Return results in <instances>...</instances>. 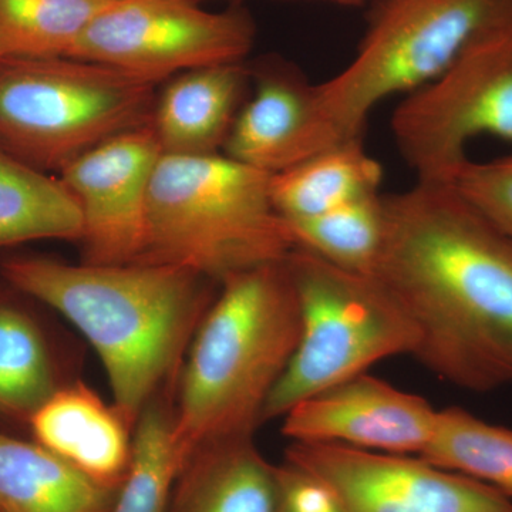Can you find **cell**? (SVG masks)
Here are the masks:
<instances>
[{
    "instance_id": "cell-4",
    "label": "cell",
    "mask_w": 512,
    "mask_h": 512,
    "mask_svg": "<svg viewBox=\"0 0 512 512\" xmlns=\"http://www.w3.org/2000/svg\"><path fill=\"white\" fill-rule=\"evenodd\" d=\"M271 177L225 154H163L148 192L140 262L175 266L221 284L284 261L295 245L272 204Z\"/></svg>"
},
{
    "instance_id": "cell-12",
    "label": "cell",
    "mask_w": 512,
    "mask_h": 512,
    "mask_svg": "<svg viewBox=\"0 0 512 512\" xmlns=\"http://www.w3.org/2000/svg\"><path fill=\"white\" fill-rule=\"evenodd\" d=\"M282 419V434L292 443L421 456L436 433L439 410L419 394L362 373L296 404Z\"/></svg>"
},
{
    "instance_id": "cell-9",
    "label": "cell",
    "mask_w": 512,
    "mask_h": 512,
    "mask_svg": "<svg viewBox=\"0 0 512 512\" xmlns=\"http://www.w3.org/2000/svg\"><path fill=\"white\" fill-rule=\"evenodd\" d=\"M255 35L254 20L244 9L208 12L192 0H113L69 57L157 84L173 74L244 62Z\"/></svg>"
},
{
    "instance_id": "cell-28",
    "label": "cell",
    "mask_w": 512,
    "mask_h": 512,
    "mask_svg": "<svg viewBox=\"0 0 512 512\" xmlns=\"http://www.w3.org/2000/svg\"><path fill=\"white\" fill-rule=\"evenodd\" d=\"M192 2L198 3V5H200L201 2H208V0H192ZM224 2H238V0H224Z\"/></svg>"
},
{
    "instance_id": "cell-18",
    "label": "cell",
    "mask_w": 512,
    "mask_h": 512,
    "mask_svg": "<svg viewBox=\"0 0 512 512\" xmlns=\"http://www.w3.org/2000/svg\"><path fill=\"white\" fill-rule=\"evenodd\" d=\"M117 493L35 440L0 430V512H111Z\"/></svg>"
},
{
    "instance_id": "cell-7",
    "label": "cell",
    "mask_w": 512,
    "mask_h": 512,
    "mask_svg": "<svg viewBox=\"0 0 512 512\" xmlns=\"http://www.w3.org/2000/svg\"><path fill=\"white\" fill-rule=\"evenodd\" d=\"M285 262L298 296L301 335L262 421L284 417L380 360L413 356L419 339L412 320L375 276L338 268L301 248H293Z\"/></svg>"
},
{
    "instance_id": "cell-17",
    "label": "cell",
    "mask_w": 512,
    "mask_h": 512,
    "mask_svg": "<svg viewBox=\"0 0 512 512\" xmlns=\"http://www.w3.org/2000/svg\"><path fill=\"white\" fill-rule=\"evenodd\" d=\"M35 303L0 276V430L29 429L33 414L64 384Z\"/></svg>"
},
{
    "instance_id": "cell-5",
    "label": "cell",
    "mask_w": 512,
    "mask_h": 512,
    "mask_svg": "<svg viewBox=\"0 0 512 512\" xmlns=\"http://www.w3.org/2000/svg\"><path fill=\"white\" fill-rule=\"evenodd\" d=\"M512 29V0H380L352 62L316 86L329 147L363 140L373 109L439 79L467 50Z\"/></svg>"
},
{
    "instance_id": "cell-6",
    "label": "cell",
    "mask_w": 512,
    "mask_h": 512,
    "mask_svg": "<svg viewBox=\"0 0 512 512\" xmlns=\"http://www.w3.org/2000/svg\"><path fill=\"white\" fill-rule=\"evenodd\" d=\"M154 106L156 84L106 64L0 59V147L45 173L148 126Z\"/></svg>"
},
{
    "instance_id": "cell-2",
    "label": "cell",
    "mask_w": 512,
    "mask_h": 512,
    "mask_svg": "<svg viewBox=\"0 0 512 512\" xmlns=\"http://www.w3.org/2000/svg\"><path fill=\"white\" fill-rule=\"evenodd\" d=\"M0 276L89 340L131 429L174 376L220 288L170 265H73L37 255L2 256Z\"/></svg>"
},
{
    "instance_id": "cell-26",
    "label": "cell",
    "mask_w": 512,
    "mask_h": 512,
    "mask_svg": "<svg viewBox=\"0 0 512 512\" xmlns=\"http://www.w3.org/2000/svg\"><path fill=\"white\" fill-rule=\"evenodd\" d=\"M281 498L278 512H342L320 481L292 464L278 466Z\"/></svg>"
},
{
    "instance_id": "cell-10",
    "label": "cell",
    "mask_w": 512,
    "mask_h": 512,
    "mask_svg": "<svg viewBox=\"0 0 512 512\" xmlns=\"http://www.w3.org/2000/svg\"><path fill=\"white\" fill-rule=\"evenodd\" d=\"M286 463L320 481L342 512H512V500L420 456L291 443Z\"/></svg>"
},
{
    "instance_id": "cell-24",
    "label": "cell",
    "mask_w": 512,
    "mask_h": 512,
    "mask_svg": "<svg viewBox=\"0 0 512 512\" xmlns=\"http://www.w3.org/2000/svg\"><path fill=\"white\" fill-rule=\"evenodd\" d=\"M130 468L111 512H168L183 460L175 447L173 412L154 397L134 426Z\"/></svg>"
},
{
    "instance_id": "cell-27",
    "label": "cell",
    "mask_w": 512,
    "mask_h": 512,
    "mask_svg": "<svg viewBox=\"0 0 512 512\" xmlns=\"http://www.w3.org/2000/svg\"><path fill=\"white\" fill-rule=\"evenodd\" d=\"M303 2L333 3V5L339 6H360L365 5L369 0H303Z\"/></svg>"
},
{
    "instance_id": "cell-3",
    "label": "cell",
    "mask_w": 512,
    "mask_h": 512,
    "mask_svg": "<svg viewBox=\"0 0 512 512\" xmlns=\"http://www.w3.org/2000/svg\"><path fill=\"white\" fill-rule=\"evenodd\" d=\"M285 259L224 279L195 330L173 410L183 463L195 448L254 436L264 423L266 402L301 335L298 296Z\"/></svg>"
},
{
    "instance_id": "cell-19",
    "label": "cell",
    "mask_w": 512,
    "mask_h": 512,
    "mask_svg": "<svg viewBox=\"0 0 512 512\" xmlns=\"http://www.w3.org/2000/svg\"><path fill=\"white\" fill-rule=\"evenodd\" d=\"M382 178L363 140L349 141L272 175V204L286 221L308 220L379 194Z\"/></svg>"
},
{
    "instance_id": "cell-1",
    "label": "cell",
    "mask_w": 512,
    "mask_h": 512,
    "mask_svg": "<svg viewBox=\"0 0 512 512\" xmlns=\"http://www.w3.org/2000/svg\"><path fill=\"white\" fill-rule=\"evenodd\" d=\"M383 200L373 276L416 328L413 357L468 392L512 384V238L451 184L417 181Z\"/></svg>"
},
{
    "instance_id": "cell-20",
    "label": "cell",
    "mask_w": 512,
    "mask_h": 512,
    "mask_svg": "<svg viewBox=\"0 0 512 512\" xmlns=\"http://www.w3.org/2000/svg\"><path fill=\"white\" fill-rule=\"evenodd\" d=\"M82 235V210L63 181L0 147V258L26 242Z\"/></svg>"
},
{
    "instance_id": "cell-8",
    "label": "cell",
    "mask_w": 512,
    "mask_h": 512,
    "mask_svg": "<svg viewBox=\"0 0 512 512\" xmlns=\"http://www.w3.org/2000/svg\"><path fill=\"white\" fill-rule=\"evenodd\" d=\"M397 150L419 183L454 184L481 134L512 143V29L467 50L439 79L407 94L392 117Z\"/></svg>"
},
{
    "instance_id": "cell-13",
    "label": "cell",
    "mask_w": 512,
    "mask_h": 512,
    "mask_svg": "<svg viewBox=\"0 0 512 512\" xmlns=\"http://www.w3.org/2000/svg\"><path fill=\"white\" fill-rule=\"evenodd\" d=\"M252 70L254 96L245 101L225 156L271 175L328 150L318 117V84L284 62Z\"/></svg>"
},
{
    "instance_id": "cell-14",
    "label": "cell",
    "mask_w": 512,
    "mask_h": 512,
    "mask_svg": "<svg viewBox=\"0 0 512 512\" xmlns=\"http://www.w3.org/2000/svg\"><path fill=\"white\" fill-rule=\"evenodd\" d=\"M130 424L83 383L63 384L33 414V440L90 480L119 491L130 468Z\"/></svg>"
},
{
    "instance_id": "cell-15",
    "label": "cell",
    "mask_w": 512,
    "mask_h": 512,
    "mask_svg": "<svg viewBox=\"0 0 512 512\" xmlns=\"http://www.w3.org/2000/svg\"><path fill=\"white\" fill-rule=\"evenodd\" d=\"M251 80V67L235 62L190 70L168 83L151 121L163 154H217L247 101Z\"/></svg>"
},
{
    "instance_id": "cell-16",
    "label": "cell",
    "mask_w": 512,
    "mask_h": 512,
    "mask_svg": "<svg viewBox=\"0 0 512 512\" xmlns=\"http://www.w3.org/2000/svg\"><path fill=\"white\" fill-rule=\"evenodd\" d=\"M278 466L254 436L211 441L185 458L168 512H278Z\"/></svg>"
},
{
    "instance_id": "cell-21",
    "label": "cell",
    "mask_w": 512,
    "mask_h": 512,
    "mask_svg": "<svg viewBox=\"0 0 512 512\" xmlns=\"http://www.w3.org/2000/svg\"><path fill=\"white\" fill-rule=\"evenodd\" d=\"M113 0H0V59L69 57Z\"/></svg>"
},
{
    "instance_id": "cell-23",
    "label": "cell",
    "mask_w": 512,
    "mask_h": 512,
    "mask_svg": "<svg viewBox=\"0 0 512 512\" xmlns=\"http://www.w3.org/2000/svg\"><path fill=\"white\" fill-rule=\"evenodd\" d=\"M295 248L355 274L375 275L384 237L383 195L373 194L308 220L286 221Z\"/></svg>"
},
{
    "instance_id": "cell-11",
    "label": "cell",
    "mask_w": 512,
    "mask_h": 512,
    "mask_svg": "<svg viewBox=\"0 0 512 512\" xmlns=\"http://www.w3.org/2000/svg\"><path fill=\"white\" fill-rule=\"evenodd\" d=\"M163 156L151 124L86 151L59 171L83 215V262H140L146 248L151 178Z\"/></svg>"
},
{
    "instance_id": "cell-25",
    "label": "cell",
    "mask_w": 512,
    "mask_h": 512,
    "mask_svg": "<svg viewBox=\"0 0 512 512\" xmlns=\"http://www.w3.org/2000/svg\"><path fill=\"white\" fill-rule=\"evenodd\" d=\"M453 185L468 204L512 238V156L490 163L468 161Z\"/></svg>"
},
{
    "instance_id": "cell-22",
    "label": "cell",
    "mask_w": 512,
    "mask_h": 512,
    "mask_svg": "<svg viewBox=\"0 0 512 512\" xmlns=\"http://www.w3.org/2000/svg\"><path fill=\"white\" fill-rule=\"evenodd\" d=\"M420 457L491 485L512 500V430L507 427L447 407L439 410L436 433Z\"/></svg>"
}]
</instances>
